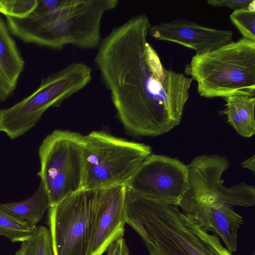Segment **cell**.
<instances>
[{
    "label": "cell",
    "mask_w": 255,
    "mask_h": 255,
    "mask_svg": "<svg viewBox=\"0 0 255 255\" xmlns=\"http://www.w3.org/2000/svg\"><path fill=\"white\" fill-rule=\"evenodd\" d=\"M151 25L139 14L115 27L94 59L119 121L134 137H156L178 126L193 82L162 65L147 40Z\"/></svg>",
    "instance_id": "1"
},
{
    "label": "cell",
    "mask_w": 255,
    "mask_h": 255,
    "mask_svg": "<svg viewBox=\"0 0 255 255\" xmlns=\"http://www.w3.org/2000/svg\"><path fill=\"white\" fill-rule=\"evenodd\" d=\"M125 214L149 255H233L219 237L205 231L178 204L145 198L126 187Z\"/></svg>",
    "instance_id": "2"
},
{
    "label": "cell",
    "mask_w": 255,
    "mask_h": 255,
    "mask_svg": "<svg viewBox=\"0 0 255 255\" xmlns=\"http://www.w3.org/2000/svg\"><path fill=\"white\" fill-rule=\"evenodd\" d=\"M117 0H58L51 10L24 18L6 16L12 35L23 42L55 50L67 45L84 49L98 48L102 20L116 8Z\"/></svg>",
    "instance_id": "3"
},
{
    "label": "cell",
    "mask_w": 255,
    "mask_h": 255,
    "mask_svg": "<svg viewBox=\"0 0 255 255\" xmlns=\"http://www.w3.org/2000/svg\"><path fill=\"white\" fill-rule=\"evenodd\" d=\"M206 98L255 96V41L242 37L215 50L194 55L185 67Z\"/></svg>",
    "instance_id": "4"
},
{
    "label": "cell",
    "mask_w": 255,
    "mask_h": 255,
    "mask_svg": "<svg viewBox=\"0 0 255 255\" xmlns=\"http://www.w3.org/2000/svg\"><path fill=\"white\" fill-rule=\"evenodd\" d=\"M83 149L82 189L92 190L127 186L151 154L148 145L103 131H93L84 135Z\"/></svg>",
    "instance_id": "5"
},
{
    "label": "cell",
    "mask_w": 255,
    "mask_h": 255,
    "mask_svg": "<svg viewBox=\"0 0 255 255\" xmlns=\"http://www.w3.org/2000/svg\"><path fill=\"white\" fill-rule=\"evenodd\" d=\"M92 78V68L73 62L42 79L33 93L12 106L0 110V131L10 139L34 127L50 107H58L84 89Z\"/></svg>",
    "instance_id": "6"
},
{
    "label": "cell",
    "mask_w": 255,
    "mask_h": 255,
    "mask_svg": "<svg viewBox=\"0 0 255 255\" xmlns=\"http://www.w3.org/2000/svg\"><path fill=\"white\" fill-rule=\"evenodd\" d=\"M84 135L78 132L55 130L39 146L37 175L49 196L51 207L83 188Z\"/></svg>",
    "instance_id": "7"
},
{
    "label": "cell",
    "mask_w": 255,
    "mask_h": 255,
    "mask_svg": "<svg viewBox=\"0 0 255 255\" xmlns=\"http://www.w3.org/2000/svg\"><path fill=\"white\" fill-rule=\"evenodd\" d=\"M97 190L81 189L48 211L55 255H89Z\"/></svg>",
    "instance_id": "8"
},
{
    "label": "cell",
    "mask_w": 255,
    "mask_h": 255,
    "mask_svg": "<svg viewBox=\"0 0 255 255\" xmlns=\"http://www.w3.org/2000/svg\"><path fill=\"white\" fill-rule=\"evenodd\" d=\"M230 165L228 158L218 154L195 157L187 165L188 188L182 198L215 205L228 204L233 207L255 205V188L245 182L225 187L221 179Z\"/></svg>",
    "instance_id": "9"
},
{
    "label": "cell",
    "mask_w": 255,
    "mask_h": 255,
    "mask_svg": "<svg viewBox=\"0 0 255 255\" xmlns=\"http://www.w3.org/2000/svg\"><path fill=\"white\" fill-rule=\"evenodd\" d=\"M126 187L142 197L178 205L188 188L187 166L174 158L151 154Z\"/></svg>",
    "instance_id": "10"
},
{
    "label": "cell",
    "mask_w": 255,
    "mask_h": 255,
    "mask_svg": "<svg viewBox=\"0 0 255 255\" xmlns=\"http://www.w3.org/2000/svg\"><path fill=\"white\" fill-rule=\"evenodd\" d=\"M126 186L97 190L94 230L89 255H102L109 245L123 237L126 223Z\"/></svg>",
    "instance_id": "11"
},
{
    "label": "cell",
    "mask_w": 255,
    "mask_h": 255,
    "mask_svg": "<svg viewBox=\"0 0 255 255\" xmlns=\"http://www.w3.org/2000/svg\"><path fill=\"white\" fill-rule=\"evenodd\" d=\"M148 34L156 39L192 49L196 54L215 50L233 41L231 30L207 27L185 19L151 25Z\"/></svg>",
    "instance_id": "12"
},
{
    "label": "cell",
    "mask_w": 255,
    "mask_h": 255,
    "mask_svg": "<svg viewBox=\"0 0 255 255\" xmlns=\"http://www.w3.org/2000/svg\"><path fill=\"white\" fill-rule=\"evenodd\" d=\"M178 206L205 231L219 237L231 253L236 252L238 232L244 220L232 206L228 204L212 205L182 198Z\"/></svg>",
    "instance_id": "13"
},
{
    "label": "cell",
    "mask_w": 255,
    "mask_h": 255,
    "mask_svg": "<svg viewBox=\"0 0 255 255\" xmlns=\"http://www.w3.org/2000/svg\"><path fill=\"white\" fill-rule=\"evenodd\" d=\"M25 62L6 23L0 17V103L15 90Z\"/></svg>",
    "instance_id": "14"
},
{
    "label": "cell",
    "mask_w": 255,
    "mask_h": 255,
    "mask_svg": "<svg viewBox=\"0 0 255 255\" xmlns=\"http://www.w3.org/2000/svg\"><path fill=\"white\" fill-rule=\"evenodd\" d=\"M225 108L220 111L225 115L237 132L245 137L255 133V96L234 95L224 98Z\"/></svg>",
    "instance_id": "15"
},
{
    "label": "cell",
    "mask_w": 255,
    "mask_h": 255,
    "mask_svg": "<svg viewBox=\"0 0 255 255\" xmlns=\"http://www.w3.org/2000/svg\"><path fill=\"white\" fill-rule=\"evenodd\" d=\"M50 207L49 196L41 181L36 192L29 198L17 202L0 204V209L3 212L34 225L41 221Z\"/></svg>",
    "instance_id": "16"
},
{
    "label": "cell",
    "mask_w": 255,
    "mask_h": 255,
    "mask_svg": "<svg viewBox=\"0 0 255 255\" xmlns=\"http://www.w3.org/2000/svg\"><path fill=\"white\" fill-rule=\"evenodd\" d=\"M36 225L11 216L0 209V236L12 242H22L34 234Z\"/></svg>",
    "instance_id": "17"
},
{
    "label": "cell",
    "mask_w": 255,
    "mask_h": 255,
    "mask_svg": "<svg viewBox=\"0 0 255 255\" xmlns=\"http://www.w3.org/2000/svg\"><path fill=\"white\" fill-rule=\"evenodd\" d=\"M21 243L14 255H55L50 230L44 226H37L33 235Z\"/></svg>",
    "instance_id": "18"
},
{
    "label": "cell",
    "mask_w": 255,
    "mask_h": 255,
    "mask_svg": "<svg viewBox=\"0 0 255 255\" xmlns=\"http://www.w3.org/2000/svg\"><path fill=\"white\" fill-rule=\"evenodd\" d=\"M230 18L243 38L255 41V10H235L230 14Z\"/></svg>",
    "instance_id": "19"
},
{
    "label": "cell",
    "mask_w": 255,
    "mask_h": 255,
    "mask_svg": "<svg viewBox=\"0 0 255 255\" xmlns=\"http://www.w3.org/2000/svg\"><path fill=\"white\" fill-rule=\"evenodd\" d=\"M37 5V0H0V12L6 16L24 18Z\"/></svg>",
    "instance_id": "20"
},
{
    "label": "cell",
    "mask_w": 255,
    "mask_h": 255,
    "mask_svg": "<svg viewBox=\"0 0 255 255\" xmlns=\"http://www.w3.org/2000/svg\"><path fill=\"white\" fill-rule=\"evenodd\" d=\"M207 3L216 7H227L235 10L251 9L255 10V0H208Z\"/></svg>",
    "instance_id": "21"
},
{
    "label": "cell",
    "mask_w": 255,
    "mask_h": 255,
    "mask_svg": "<svg viewBox=\"0 0 255 255\" xmlns=\"http://www.w3.org/2000/svg\"><path fill=\"white\" fill-rule=\"evenodd\" d=\"M106 252V255H129L128 249L123 237L112 243Z\"/></svg>",
    "instance_id": "22"
},
{
    "label": "cell",
    "mask_w": 255,
    "mask_h": 255,
    "mask_svg": "<svg viewBox=\"0 0 255 255\" xmlns=\"http://www.w3.org/2000/svg\"><path fill=\"white\" fill-rule=\"evenodd\" d=\"M242 167L250 170H252L253 173L255 171V156L254 155L253 156L248 158L243 161L241 163Z\"/></svg>",
    "instance_id": "23"
},
{
    "label": "cell",
    "mask_w": 255,
    "mask_h": 255,
    "mask_svg": "<svg viewBox=\"0 0 255 255\" xmlns=\"http://www.w3.org/2000/svg\"><path fill=\"white\" fill-rule=\"evenodd\" d=\"M253 255H254V252H253Z\"/></svg>",
    "instance_id": "24"
}]
</instances>
